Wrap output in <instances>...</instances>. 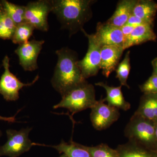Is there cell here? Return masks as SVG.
<instances>
[{
  "mask_svg": "<svg viewBox=\"0 0 157 157\" xmlns=\"http://www.w3.org/2000/svg\"><path fill=\"white\" fill-rule=\"evenodd\" d=\"M58 61L51 83L62 96L71 90L86 82L82 75L76 52L65 47L56 52Z\"/></svg>",
  "mask_w": 157,
  "mask_h": 157,
  "instance_id": "cell-1",
  "label": "cell"
},
{
  "mask_svg": "<svg viewBox=\"0 0 157 157\" xmlns=\"http://www.w3.org/2000/svg\"><path fill=\"white\" fill-rule=\"evenodd\" d=\"M51 1L52 10L63 28L75 34L83 29V25L92 17L91 0H54Z\"/></svg>",
  "mask_w": 157,
  "mask_h": 157,
  "instance_id": "cell-2",
  "label": "cell"
},
{
  "mask_svg": "<svg viewBox=\"0 0 157 157\" xmlns=\"http://www.w3.org/2000/svg\"><path fill=\"white\" fill-rule=\"evenodd\" d=\"M124 135L130 142L157 151V138L153 121L134 113L125 127Z\"/></svg>",
  "mask_w": 157,
  "mask_h": 157,
  "instance_id": "cell-3",
  "label": "cell"
},
{
  "mask_svg": "<svg viewBox=\"0 0 157 157\" xmlns=\"http://www.w3.org/2000/svg\"><path fill=\"white\" fill-rule=\"evenodd\" d=\"M62 97L61 101L54 106V109L66 108L72 115L88 108L91 109L98 101L96 99L94 87L87 82Z\"/></svg>",
  "mask_w": 157,
  "mask_h": 157,
  "instance_id": "cell-4",
  "label": "cell"
},
{
  "mask_svg": "<svg viewBox=\"0 0 157 157\" xmlns=\"http://www.w3.org/2000/svg\"><path fill=\"white\" fill-rule=\"evenodd\" d=\"M31 130V128L22 129L19 131L11 129L7 130L8 140L4 145L0 147V157H17L28 151L33 145L29 138Z\"/></svg>",
  "mask_w": 157,
  "mask_h": 157,
  "instance_id": "cell-5",
  "label": "cell"
},
{
  "mask_svg": "<svg viewBox=\"0 0 157 157\" xmlns=\"http://www.w3.org/2000/svg\"><path fill=\"white\" fill-rule=\"evenodd\" d=\"M88 40V48L85 56L77 64L85 79L97 75L101 70V46L95 38L94 34H87L84 29L81 30Z\"/></svg>",
  "mask_w": 157,
  "mask_h": 157,
  "instance_id": "cell-6",
  "label": "cell"
},
{
  "mask_svg": "<svg viewBox=\"0 0 157 157\" xmlns=\"http://www.w3.org/2000/svg\"><path fill=\"white\" fill-rule=\"evenodd\" d=\"M10 59L6 56L2 61L5 69L0 78V94L7 101H15L19 98V91L23 87L31 86L39 79V76H36L33 81L28 83H24L9 70Z\"/></svg>",
  "mask_w": 157,
  "mask_h": 157,
  "instance_id": "cell-7",
  "label": "cell"
},
{
  "mask_svg": "<svg viewBox=\"0 0 157 157\" xmlns=\"http://www.w3.org/2000/svg\"><path fill=\"white\" fill-rule=\"evenodd\" d=\"M25 7V22L30 24L36 29L43 32L48 31V16L52 10L51 1L40 0L30 2Z\"/></svg>",
  "mask_w": 157,
  "mask_h": 157,
  "instance_id": "cell-8",
  "label": "cell"
},
{
  "mask_svg": "<svg viewBox=\"0 0 157 157\" xmlns=\"http://www.w3.org/2000/svg\"><path fill=\"white\" fill-rule=\"evenodd\" d=\"M101 98L92 107L90 117L93 127L98 131L109 128L117 121L120 116L119 109L105 103Z\"/></svg>",
  "mask_w": 157,
  "mask_h": 157,
  "instance_id": "cell-9",
  "label": "cell"
},
{
  "mask_svg": "<svg viewBox=\"0 0 157 157\" xmlns=\"http://www.w3.org/2000/svg\"><path fill=\"white\" fill-rule=\"evenodd\" d=\"M45 41L33 40L19 45L15 52L19 58L20 65L25 71H33L38 68L37 59Z\"/></svg>",
  "mask_w": 157,
  "mask_h": 157,
  "instance_id": "cell-10",
  "label": "cell"
},
{
  "mask_svg": "<svg viewBox=\"0 0 157 157\" xmlns=\"http://www.w3.org/2000/svg\"><path fill=\"white\" fill-rule=\"evenodd\" d=\"M95 38L102 47L118 45L123 47L124 37L121 28L105 23H98Z\"/></svg>",
  "mask_w": 157,
  "mask_h": 157,
  "instance_id": "cell-11",
  "label": "cell"
},
{
  "mask_svg": "<svg viewBox=\"0 0 157 157\" xmlns=\"http://www.w3.org/2000/svg\"><path fill=\"white\" fill-rule=\"evenodd\" d=\"M124 50L122 46L118 45H107L101 47V69L105 77L108 78L115 71Z\"/></svg>",
  "mask_w": 157,
  "mask_h": 157,
  "instance_id": "cell-12",
  "label": "cell"
},
{
  "mask_svg": "<svg viewBox=\"0 0 157 157\" xmlns=\"http://www.w3.org/2000/svg\"><path fill=\"white\" fill-rule=\"evenodd\" d=\"M153 27L148 24L135 27L130 36L124 41V49L125 50L148 41H155L157 36L153 29Z\"/></svg>",
  "mask_w": 157,
  "mask_h": 157,
  "instance_id": "cell-13",
  "label": "cell"
},
{
  "mask_svg": "<svg viewBox=\"0 0 157 157\" xmlns=\"http://www.w3.org/2000/svg\"><path fill=\"white\" fill-rule=\"evenodd\" d=\"M95 85L104 88L106 90L107 96L104 100L109 106L124 111H127L131 108V104L124 98L121 90L122 86L117 87L109 86L102 82L96 83Z\"/></svg>",
  "mask_w": 157,
  "mask_h": 157,
  "instance_id": "cell-14",
  "label": "cell"
},
{
  "mask_svg": "<svg viewBox=\"0 0 157 157\" xmlns=\"http://www.w3.org/2000/svg\"><path fill=\"white\" fill-rule=\"evenodd\" d=\"M137 0H123L118 2L115 12L106 23L121 28L126 24L132 14Z\"/></svg>",
  "mask_w": 157,
  "mask_h": 157,
  "instance_id": "cell-15",
  "label": "cell"
},
{
  "mask_svg": "<svg viewBox=\"0 0 157 157\" xmlns=\"http://www.w3.org/2000/svg\"><path fill=\"white\" fill-rule=\"evenodd\" d=\"M135 114L149 120H157V94H144Z\"/></svg>",
  "mask_w": 157,
  "mask_h": 157,
  "instance_id": "cell-16",
  "label": "cell"
},
{
  "mask_svg": "<svg viewBox=\"0 0 157 157\" xmlns=\"http://www.w3.org/2000/svg\"><path fill=\"white\" fill-rule=\"evenodd\" d=\"M157 12V3L154 1L138 0L134 7L132 14L153 26Z\"/></svg>",
  "mask_w": 157,
  "mask_h": 157,
  "instance_id": "cell-17",
  "label": "cell"
},
{
  "mask_svg": "<svg viewBox=\"0 0 157 157\" xmlns=\"http://www.w3.org/2000/svg\"><path fill=\"white\" fill-rule=\"evenodd\" d=\"M33 145L50 147L56 149L60 153H63L68 157H92L89 152L84 147V145L71 141L66 143L63 140L57 145H46L33 143Z\"/></svg>",
  "mask_w": 157,
  "mask_h": 157,
  "instance_id": "cell-18",
  "label": "cell"
},
{
  "mask_svg": "<svg viewBox=\"0 0 157 157\" xmlns=\"http://www.w3.org/2000/svg\"><path fill=\"white\" fill-rule=\"evenodd\" d=\"M116 150L120 157H157V151L129 141L119 145Z\"/></svg>",
  "mask_w": 157,
  "mask_h": 157,
  "instance_id": "cell-19",
  "label": "cell"
},
{
  "mask_svg": "<svg viewBox=\"0 0 157 157\" xmlns=\"http://www.w3.org/2000/svg\"><path fill=\"white\" fill-rule=\"evenodd\" d=\"M17 25L0 4V38L11 39Z\"/></svg>",
  "mask_w": 157,
  "mask_h": 157,
  "instance_id": "cell-20",
  "label": "cell"
},
{
  "mask_svg": "<svg viewBox=\"0 0 157 157\" xmlns=\"http://www.w3.org/2000/svg\"><path fill=\"white\" fill-rule=\"evenodd\" d=\"M0 4L16 25L25 22V6L15 5L6 0L0 1Z\"/></svg>",
  "mask_w": 157,
  "mask_h": 157,
  "instance_id": "cell-21",
  "label": "cell"
},
{
  "mask_svg": "<svg viewBox=\"0 0 157 157\" xmlns=\"http://www.w3.org/2000/svg\"><path fill=\"white\" fill-rule=\"evenodd\" d=\"M35 29L33 26L26 22L17 25L11 40L14 44H24L28 42Z\"/></svg>",
  "mask_w": 157,
  "mask_h": 157,
  "instance_id": "cell-22",
  "label": "cell"
},
{
  "mask_svg": "<svg viewBox=\"0 0 157 157\" xmlns=\"http://www.w3.org/2000/svg\"><path fill=\"white\" fill-rule=\"evenodd\" d=\"M130 55V51L127 52L123 60L118 65L115 70L116 78L118 79L121 86H126L128 89H130V86L127 84V80L131 70Z\"/></svg>",
  "mask_w": 157,
  "mask_h": 157,
  "instance_id": "cell-23",
  "label": "cell"
},
{
  "mask_svg": "<svg viewBox=\"0 0 157 157\" xmlns=\"http://www.w3.org/2000/svg\"><path fill=\"white\" fill-rule=\"evenodd\" d=\"M84 147L89 152L92 157H120L116 149H113L105 144L93 147L84 145Z\"/></svg>",
  "mask_w": 157,
  "mask_h": 157,
  "instance_id": "cell-24",
  "label": "cell"
},
{
  "mask_svg": "<svg viewBox=\"0 0 157 157\" xmlns=\"http://www.w3.org/2000/svg\"><path fill=\"white\" fill-rule=\"evenodd\" d=\"M144 94H157V76L152 74L143 84L139 86Z\"/></svg>",
  "mask_w": 157,
  "mask_h": 157,
  "instance_id": "cell-25",
  "label": "cell"
},
{
  "mask_svg": "<svg viewBox=\"0 0 157 157\" xmlns=\"http://www.w3.org/2000/svg\"><path fill=\"white\" fill-rule=\"evenodd\" d=\"M126 24L135 27H137V26L147 24L144 22L143 20L139 18V17H137V16H135L134 14H132V15L129 17Z\"/></svg>",
  "mask_w": 157,
  "mask_h": 157,
  "instance_id": "cell-26",
  "label": "cell"
},
{
  "mask_svg": "<svg viewBox=\"0 0 157 157\" xmlns=\"http://www.w3.org/2000/svg\"><path fill=\"white\" fill-rule=\"evenodd\" d=\"M134 28V27L128 24L124 25L121 28V30L124 36V41L130 36Z\"/></svg>",
  "mask_w": 157,
  "mask_h": 157,
  "instance_id": "cell-27",
  "label": "cell"
},
{
  "mask_svg": "<svg viewBox=\"0 0 157 157\" xmlns=\"http://www.w3.org/2000/svg\"><path fill=\"white\" fill-rule=\"evenodd\" d=\"M15 116L12 117H4L1 116H0V121H7L8 122H15Z\"/></svg>",
  "mask_w": 157,
  "mask_h": 157,
  "instance_id": "cell-28",
  "label": "cell"
},
{
  "mask_svg": "<svg viewBox=\"0 0 157 157\" xmlns=\"http://www.w3.org/2000/svg\"><path fill=\"white\" fill-rule=\"evenodd\" d=\"M151 64L153 68V72L152 74H155L157 76V57L152 61Z\"/></svg>",
  "mask_w": 157,
  "mask_h": 157,
  "instance_id": "cell-29",
  "label": "cell"
},
{
  "mask_svg": "<svg viewBox=\"0 0 157 157\" xmlns=\"http://www.w3.org/2000/svg\"><path fill=\"white\" fill-rule=\"evenodd\" d=\"M154 123L155 131L156 136L157 138V120H156V121H154Z\"/></svg>",
  "mask_w": 157,
  "mask_h": 157,
  "instance_id": "cell-30",
  "label": "cell"
},
{
  "mask_svg": "<svg viewBox=\"0 0 157 157\" xmlns=\"http://www.w3.org/2000/svg\"><path fill=\"white\" fill-rule=\"evenodd\" d=\"M59 157H68V156L67 155L64 154H63L61 156H60Z\"/></svg>",
  "mask_w": 157,
  "mask_h": 157,
  "instance_id": "cell-31",
  "label": "cell"
},
{
  "mask_svg": "<svg viewBox=\"0 0 157 157\" xmlns=\"http://www.w3.org/2000/svg\"><path fill=\"white\" fill-rule=\"evenodd\" d=\"M2 132H1V131H0V137H1V136H2Z\"/></svg>",
  "mask_w": 157,
  "mask_h": 157,
  "instance_id": "cell-32",
  "label": "cell"
}]
</instances>
